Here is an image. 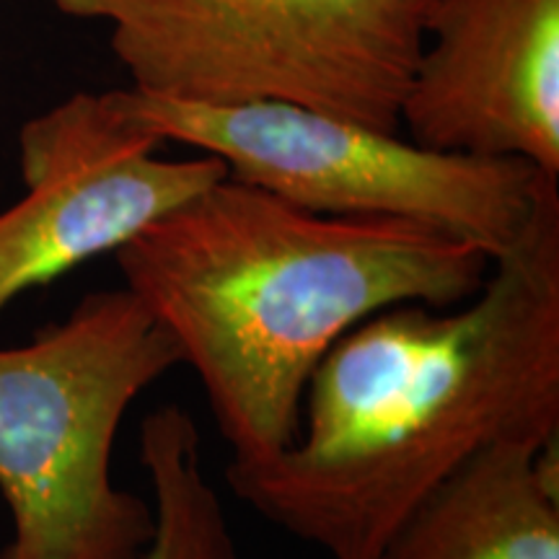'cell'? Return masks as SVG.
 Here are the masks:
<instances>
[{"mask_svg":"<svg viewBox=\"0 0 559 559\" xmlns=\"http://www.w3.org/2000/svg\"><path fill=\"white\" fill-rule=\"evenodd\" d=\"M115 254L202 381L230 459L288 449L313 370L353 326L400 304L451 309L492 270L438 228L319 215L230 177Z\"/></svg>","mask_w":559,"mask_h":559,"instance_id":"obj_2","label":"cell"},{"mask_svg":"<svg viewBox=\"0 0 559 559\" xmlns=\"http://www.w3.org/2000/svg\"><path fill=\"white\" fill-rule=\"evenodd\" d=\"M122 88L73 94L21 128L24 198L0 213V311L226 179L221 158H160Z\"/></svg>","mask_w":559,"mask_h":559,"instance_id":"obj_6","label":"cell"},{"mask_svg":"<svg viewBox=\"0 0 559 559\" xmlns=\"http://www.w3.org/2000/svg\"><path fill=\"white\" fill-rule=\"evenodd\" d=\"M559 177L477 296L389 306L313 370L288 449L230 459L241 502L330 559H379L412 510L489 445L559 432Z\"/></svg>","mask_w":559,"mask_h":559,"instance_id":"obj_1","label":"cell"},{"mask_svg":"<svg viewBox=\"0 0 559 559\" xmlns=\"http://www.w3.org/2000/svg\"><path fill=\"white\" fill-rule=\"evenodd\" d=\"M400 128L559 177V0H436Z\"/></svg>","mask_w":559,"mask_h":559,"instance_id":"obj_7","label":"cell"},{"mask_svg":"<svg viewBox=\"0 0 559 559\" xmlns=\"http://www.w3.org/2000/svg\"><path fill=\"white\" fill-rule=\"evenodd\" d=\"M140 464L148 472L156 519L140 559H241L190 412L166 404L143 419Z\"/></svg>","mask_w":559,"mask_h":559,"instance_id":"obj_9","label":"cell"},{"mask_svg":"<svg viewBox=\"0 0 559 559\" xmlns=\"http://www.w3.org/2000/svg\"><path fill=\"white\" fill-rule=\"evenodd\" d=\"M107 24L140 94L293 104L402 132L400 109L436 0H52Z\"/></svg>","mask_w":559,"mask_h":559,"instance_id":"obj_4","label":"cell"},{"mask_svg":"<svg viewBox=\"0 0 559 559\" xmlns=\"http://www.w3.org/2000/svg\"><path fill=\"white\" fill-rule=\"evenodd\" d=\"M171 334L128 288L86 293L29 345L0 349V559H140L153 506L111 479L124 412L179 366Z\"/></svg>","mask_w":559,"mask_h":559,"instance_id":"obj_3","label":"cell"},{"mask_svg":"<svg viewBox=\"0 0 559 559\" xmlns=\"http://www.w3.org/2000/svg\"><path fill=\"white\" fill-rule=\"evenodd\" d=\"M379 559H559L557 443L506 440L430 492Z\"/></svg>","mask_w":559,"mask_h":559,"instance_id":"obj_8","label":"cell"},{"mask_svg":"<svg viewBox=\"0 0 559 559\" xmlns=\"http://www.w3.org/2000/svg\"><path fill=\"white\" fill-rule=\"evenodd\" d=\"M128 109L169 143L221 158L228 177L340 218H400L495 257L519 239L542 179L521 158L440 153L368 124L293 104L205 107L122 88Z\"/></svg>","mask_w":559,"mask_h":559,"instance_id":"obj_5","label":"cell"}]
</instances>
